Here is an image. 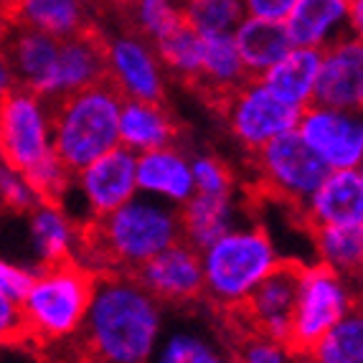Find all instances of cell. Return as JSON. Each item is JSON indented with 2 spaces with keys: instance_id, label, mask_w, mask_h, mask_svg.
I'll return each mask as SVG.
<instances>
[{
  "instance_id": "obj_1",
  "label": "cell",
  "mask_w": 363,
  "mask_h": 363,
  "mask_svg": "<svg viewBox=\"0 0 363 363\" xmlns=\"http://www.w3.org/2000/svg\"><path fill=\"white\" fill-rule=\"evenodd\" d=\"M74 363H147L160 340V305L128 274H97Z\"/></svg>"
},
{
  "instance_id": "obj_2",
  "label": "cell",
  "mask_w": 363,
  "mask_h": 363,
  "mask_svg": "<svg viewBox=\"0 0 363 363\" xmlns=\"http://www.w3.org/2000/svg\"><path fill=\"white\" fill-rule=\"evenodd\" d=\"M178 242H183L178 206L145 196L74 226V259L94 274L130 277L138 267Z\"/></svg>"
},
{
  "instance_id": "obj_3",
  "label": "cell",
  "mask_w": 363,
  "mask_h": 363,
  "mask_svg": "<svg viewBox=\"0 0 363 363\" xmlns=\"http://www.w3.org/2000/svg\"><path fill=\"white\" fill-rule=\"evenodd\" d=\"M125 97L104 77L67 97L49 99L51 147L61 165L77 176L99 155L120 145V109Z\"/></svg>"
},
{
  "instance_id": "obj_4",
  "label": "cell",
  "mask_w": 363,
  "mask_h": 363,
  "mask_svg": "<svg viewBox=\"0 0 363 363\" xmlns=\"http://www.w3.org/2000/svg\"><path fill=\"white\" fill-rule=\"evenodd\" d=\"M94 285L97 274L79 264L74 257L38 267L28 292L21 300L33 348H49L82 330Z\"/></svg>"
},
{
  "instance_id": "obj_5",
  "label": "cell",
  "mask_w": 363,
  "mask_h": 363,
  "mask_svg": "<svg viewBox=\"0 0 363 363\" xmlns=\"http://www.w3.org/2000/svg\"><path fill=\"white\" fill-rule=\"evenodd\" d=\"M279 257L264 226L229 229L201 252L203 292L211 305L239 303L277 267Z\"/></svg>"
},
{
  "instance_id": "obj_6",
  "label": "cell",
  "mask_w": 363,
  "mask_h": 363,
  "mask_svg": "<svg viewBox=\"0 0 363 363\" xmlns=\"http://www.w3.org/2000/svg\"><path fill=\"white\" fill-rule=\"evenodd\" d=\"M249 160L257 173L252 194L259 201H274L295 211H305L308 199L330 173L297 130L277 135L257 152H249Z\"/></svg>"
},
{
  "instance_id": "obj_7",
  "label": "cell",
  "mask_w": 363,
  "mask_h": 363,
  "mask_svg": "<svg viewBox=\"0 0 363 363\" xmlns=\"http://www.w3.org/2000/svg\"><path fill=\"white\" fill-rule=\"evenodd\" d=\"M351 308V292L345 290L343 277L328 264H308L300 282L292 330L287 351L292 358L310 356L313 345L335 325Z\"/></svg>"
},
{
  "instance_id": "obj_8",
  "label": "cell",
  "mask_w": 363,
  "mask_h": 363,
  "mask_svg": "<svg viewBox=\"0 0 363 363\" xmlns=\"http://www.w3.org/2000/svg\"><path fill=\"white\" fill-rule=\"evenodd\" d=\"M54 152L49 109L38 94L16 86L0 102V163L16 173H28Z\"/></svg>"
},
{
  "instance_id": "obj_9",
  "label": "cell",
  "mask_w": 363,
  "mask_h": 363,
  "mask_svg": "<svg viewBox=\"0 0 363 363\" xmlns=\"http://www.w3.org/2000/svg\"><path fill=\"white\" fill-rule=\"evenodd\" d=\"M231 135L247 152H257L277 135L297 128L300 109L279 102L272 91L262 84V79H249L242 89L221 109Z\"/></svg>"
},
{
  "instance_id": "obj_10",
  "label": "cell",
  "mask_w": 363,
  "mask_h": 363,
  "mask_svg": "<svg viewBox=\"0 0 363 363\" xmlns=\"http://www.w3.org/2000/svg\"><path fill=\"white\" fill-rule=\"evenodd\" d=\"M295 130L330 170L363 163V112L310 104L300 112Z\"/></svg>"
},
{
  "instance_id": "obj_11",
  "label": "cell",
  "mask_w": 363,
  "mask_h": 363,
  "mask_svg": "<svg viewBox=\"0 0 363 363\" xmlns=\"http://www.w3.org/2000/svg\"><path fill=\"white\" fill-rule=\"evenodd\" d=\"M107 77L125 99L163 102L165 79L155 46L133 30L107 38Z\"/></svg>"
},
{
  "instance_id": "obj_12",
  "label": "cell",
  "mask_w": 363,
  "mask_h": 363,
  "mask_svg": "<svg viewBox=\"0 0 363 363\" xmlns=\"http://www.w3.org/2000/svg\"><path fill=\"white\" fill-rule=\"evenodd\" d=\"M130 277L145 287L157 303L188 305L206 297L201 252L188 247L186 242H178L155 255L143 267H138Z\"/></svg>"
},
{
  "instance_id": "obj_13",
  "label": "cell",
  "mask_w": 363,
  "mask_h": 363,
  "mask_svg": "<svg viewBox=\"0 0 363 363\" xmlns=\"http://www.w3.org/2000/svg\"><path fill=\"white\" fill-rule=\"evenodd\" d=\"M313 104L363 112V41L345 36L323 51Z\"/></svg>"
},
{
  "instance_id": "obj_14",
  "label": "cell",
  "mask_w": 363,
  "mask_h": 363,
  "mask_svg": "<svg viewBox=\"0 0 363 363\" xmlns=\"http://www.w3.org/2000/svg\"><path fill=\"white\" fill-rule=\"evenodd\" d=\"M135 163L138 152L117 145L86 165L82 173H77V183L89 203L91 216H104L135 199L138 191Z\"/></svg>"
},
{
  "instance_id": "obj_15",
  "label": "cell",
  "mask_w": 363,
  "mask_h": 363,
  "mask_svg": "<svg viewBox=\"0 0 363 363\" xmlns=\"http://www.w3.org/2000/svg\"><path fill=\"white\" fill-rule=\"evenodd\" d=\"M104 77H107V38L97 26H91L77 36L61 38L59 59L43 102L67 97Z\"/></svg>"
},
{
  "instance_id": "obj_16",
  "label": "cell",
  "mask_w": 363,
  "mask_h": 363,
  "mask_svg": "<svg viewBox=\"0 0 363 363\" xmlns=\"http://www.w3.org/2000/svg\"><path fill=\"white\" fill-rule=\"evenodd\" d=\"M308 229L363 224V173L358 168L330 170L305 203Z\"/></svg>"
},
{
  "instance_id": "obj_17",
  "label": "cell",
  "mask_w": 363,
  "mask_h": 363,
  "mask_svg": "<svg viewBox=\"0 0 363 363\" xmlns=\"http://www.w3.org/2000/svg\"><path fill=\"white\" fill-rule=\"evenodd\" d=\"M292 46L325 51L348 33V0H297L285 21Z\"/></svg>"
},
{
  "instance_id": "obj_18",
  "label": "cell",
  "mask_w": 363,
  "mask_h": 363,
  "mask_svg": "<svg viewBox=\"0 0 363 363\" xmlns=\"http://www.w3.org/2000/svg\"><path fill=\"white\" fill-rule=\"evenodd\" d=\"M135 178H138V191H143L145 196H155V199L178 203V206L196 194L191 163L173 145L138 152Z\"/></svg>"
},
{
  "instance_id": "obj_19",
  "label": "cell",
  "mask_w": 363,
  "mask_h": 363,
  "mask_svg": "<svg viewBox=\"0 0 363 363\" xmlns=\"http://www.w3.org/2000/svg\"><path fill=\"white\" fill-rule=\"evenodd\" d=\"M0 11L8 23L43 30L56 38L77 36L94 26L86 0H13Z\"/></svg>"
},
{
  "instance_id": "obj_20",
  "label": "cell",
  "mask_w": 363,
  "mask_h": 363,
  "mask_svg": "<svg viewBox=\"0 0 363 363\" xmlns=\"http://www.w3.org/2000/svg\"><path fill=\"white\" fill-rule=\"evenodd\" d=\"M323 51L292 46L269 72L262 77V84L272 91L279 102L300 109L315 102V86L320 77Z\"/></svg>"
},
{
  "instance_id": "obj_21",
  "label": "cell",
  "mask_w": 363,
  "mask_h": 363,
  "mask_svg": "<svg viewBox=\"0 0 363 363\" xmlns=\"http://www.w3.org/2000/svg\"><path fill=\"white\" fill-rule=\"evenodd\" d=\"M181 125L173 120L163 102L125 99L120 109V143L133 152H147L173 145Z\"/></svg>"
},
{
  "instance_id": "obj_22",
  "label": "cell",
  "mask_w": 363,
  "mask_h": 363,
  "mask_svg": "<svg viewBox=\"0 0 363 363\" xmlns=\"http://www.w3.org/2000/svg\"><path fill=\"white\" fill-rule=\"evenodd\" d=\"M231 36H234L236 51L242 56V64L247 69L249 79H262L292 49L285 23L249 18V16L236 26Z\"/></svg>"
},
{
  "instance_id": "obj_23",
  "label": "cell",
  "mask_w": 363,
  "mask_h": 363,
  "mask_svg": "<svg viewBox=\"0 0 363 363\" xmlns=\"http://www.w3.org/2000/svg\"><path fill=\"white\" fill-rule=\"evenodd\" d=\"M178 213H181L183 242L188 247L203 252L216 242L218 236H224L231 229L234 206H231L229 196L199 194L196 191L186 203L178 206Z\"/></svg>"
},
{
  "instance_id": "obj_24",
  "label": "cell",
  "mask_w": 363,
  "mask_h": 363,
  "mask_svg": "<svg viewBox=\"0 0 363 363\" xmlns=\"http://www.w3.org/2000/svg\"><path fill=\"white\" fill-rule=\"evenodd\" d=\"M318 363H363V287L351 292V308L318 343L310 356Z\"/></svg>"
},
{
  "instance_id": "obj_25",
  "label": "cell",
  "mask_w": 363,
  "mask_h": 363,
  "mask_svg": "<svg viewBox=\"0 0 363 363\" xmlns=\"http://www.w3.org/2000/svg\"><path fill=\"white\" fill-rule=\"evenodd\" d=\"M318 257L340 277L363 279V224L310 229Z\"/></svg>"
},
{
  "instance_id": "obj_26",
  "label": "cell",
  "mask_w": 363,
  "mask_h": 363,
  "mask_svg": "<svg viewBox=\"0 0 363 363\" xmlns=\"http://www.w3.org/2000/svg\"><path fill=\"white\" fill-rule=\"evenodd\" d=\"M30 218V239L36 247L38 267L56 264V262L72 259L74 257V226L64 211L56 206L38 203L28 213Z\"/></svg>"
},
{
  "instance_id": "obj_27",
  "label": "cell",
  "mask_w": 363,
  "mask_h": 363,
  "mask_svg": "<svg viewBox=\"0 0 363 363\" xmlns=\"http://www.w3.org/2000/svg\"><path fill=\"white\" fill-rule=\"evenodd\" d=\"M155 46V54L165 69L173 77H178L186 86L196 82L201 72V54H203V38L183 21L178 28H173L165 38H160Z\"/></svg>"
},
{
  "instance_id": "obj_28",
  "label": "cell",
  "mask_w": 363,
  "mask_h": 363,
  "mask_svg": "<svg viewBox=\"0 0 363 363\" xmlns=\"http://www.w3.org/2000/svg\"><path fill=\"white\" fill-rule=\"evenodd\" d=\"M229 348L221 351L216 340L199 330H176L155 345L147 363H229Z\"/></svg>"
},
{
  "instance_id": "obj_29",
  "label": "cell",
  "mask_w": 363,
  "mask_h": 363,
  "mask_svg": "<svg viewBox=\"0 0 363 363\" xmlns=\"http://www.w3.org/2000/svg\"><path fill=\"white\" fill-rule=\"evenodd\" d=\"M247 18L242 0H186L183 21L201 36L234 33L236 26Z\"/></svg>"
},
{
  "instance_id": "obj_30",
  "label": "cell",
  "mask_w": 363,
  "mask_h": 363,
  "mask_svg": "<svg viewBox=\"0 0 363 363\" xmlns=\"http://www.w3.org/2000/svg\"><path fill=\"white\" fill-rule=\"evenodd\" d=\"M125 13H128V30L145 38L147 43H157L183 23L181 0H138Z\"/></svg>"
},
{
  "instance_id": "obj_31",
  "label": "cell",
  "mask_w": 363,
  "mask_h": 363,
  "mask_svg": "<svg viewBox=\"0 0 363 363\" xmlns=\"http://www.w3.org/2000/svg\"><path fill=\"white\" fill-rule=\"evenodd\" d=\"M224 345L236 363H292V353L287 351V345L264 335L242 333L226 338Z\"/></svg>"
},
{
  "instance_id": "obj_32",
  "label": "cell",
  "mask_w": 363,
  "mask_h": 363,
  "mask_svg": "<svg viewBox=\"0 0 363 363\" xmlns=\"http://www.w3.org/2000/svg\"><path fill=\"white\" fill-rule=\"evenodd\" d=\"M191 173H194V186L199 194L231 196L234 176L224 160H218L213 155H199L191 163Z\"/></svg>"
},
{
  "instance_id": "obj_33",
  "label": "cell",
  "mask_w": 363,
  "mask_h": 363,
  "mask_svg": "<svg viewBox=\"0 0 363 363\" xmlns=\"http://www.w3.org/2000/svg\"><path fill=\"white\" fill-rule=\"evenodd\" d=\"M41 201L36 199L33 188L26 183V178L8 165L0 163V208L13 213H26L28 216Z\"/></svg>"
},
{
  "instance_id": "obj_34",
  "label": "cell",
  "mask_w": 363,
  "mask_h": 363,
  "mask_svg": "<svg viewBox=\"0 0 363 363\" xmlns=\"http://www.w3.org/2000/svg\"><path fill=\"white\" fill-rule=\"evenodd\" d=\"M0 345L13 348H33L28 323L23 318V308L18 300L0 292Z\"/></svg>"
},
{
  "instance_id": "obj_35",
  "label": "cell",
  "mask_w": 363,
  "mask_h": 363,
  "mask_svg": "<svg viewBox=\"0 0 363 363\" xmlns=\"http://www.w3.org/2000/svg\"><path fill=\"white\" fill-rule=\"evenodd\" d=\"M242 3L249 18L272 21V23H285L292 8L297 6V0H242Z\"/></svg>"
},
{
  "instance_id": "obj_36",
  "label": "cell",
  "mask_w": 363,
  "mask_h": 363,
  "mask_svg": "<svg viewBox=\"0 0 363 363\" xmlns=\"http://www.w3.org/2000/svg\"><path fill=\"white\" fill-rule=\"evenodd\" d=\"M30 282H33V272L28 269H21V267L11 264V262L0 259V292L13 300H23L26 292H28Z\"/></svg>"
},
{
  "instance_id": "obj_37",
  "label": "cell",
  "mask_w": 363,
  "mask_h": 363,
  "mask_svg": "<svg viewBox=\"0 0 363 363\" xmlns=\"http://www.w3.org/2000/svg\"><path fill=\"white\" fill-rule=\"evenodd\" d=\"M348 33L363 41V0H348Z\"/></svg>"
},
{
  "instance_id": "obj_38",
  "label": "cell",
  "mask_w": 363,
  "mask_h": 363,
  "mask_svg": "<svg viewBox=\"0 0 363 363\" xmlns=\"http://www.w3.org/2000/svg\"><path fill=\"white\" fill-rule=\"evenodd\" d=\"M16 86H18V82H16V77H13V69H11V64H8L6 54H3V49H0V102H3Z\"/></svg>"
},
{
  "instance_id": "obj_39",
  "label": "cell",
  "mask_w": 363,
  "mask_h": 363,
  "mask_svg": "<svg viewBox=\"0 0 363 363\" xmlns=\"http://www.w3.org/2000/svg\"><path fill=\"white\" fill-rule=\"evenodd\" d=\"M109 3H115L117 8H122V11H128V8H133L138 0H109Z\"/></svg>"
},
{
  "instance_id": "obj_40",
  "label": "cell",
  "mask_w": 363,
  "mask_h": 363,
  "mask_svg": "<svg viewBox=\"0 0 363 363\" xmlns=\"http://www.w3.org/2000/svg\"><path fill=\"white\" fill-rule=\"evenodd\" d=\"M292 363H318V361H313L308 356H300V358H292Z\"/></svg>"
},
{
  "instance_id": "obj_41",
  "label": "cell",
  "mask_w": 363,
  "mask_h": 363,
  "mask_svg": "<svg viewBox=\"0 0 363 363\" xmlns=\"http://www.w3.org/2000/svg\"><path fill=\"white\" fill-rule=\"evenodd\" d=\"M8 3H13V0H0V8H3V6H8Z\"/></svg>"
},
{
  "instance_id": "obj_42",
  "label": "cell",
  "mask_w": 363,
  "mask_h": 363,
  "mask_svg": "<svg viewBox=\"0 0 363 363\" xmlns=\"http://www.w3.org/2000/svg\"><path fill=\"white\" fill-rule=\"evenodd\" d=\"M229 356H231V353H229ZM229 363H236V361H234V358H229Z\"/></svg>"
},
{
  "instance_id": "obj_43",
  "label": "cell",
  "mask_w": 363,
  "mask_h": 363,
  "mask_svg": "<svg viewBox=\"0 0 363 363\" xmlns=\"http://www.w3.org/2000/svg\"><path fill=\"white\" fill-rule=\"evenodd\" d=\"M358 170H361V173H363V163H361V165H358Z\"/></svg>"
},
{
  "instance_id": "obj_44",
  "label": "cell",
  "mask_w": 363,
  "mask_h": 363,
  "mask_svg": "<svg viewBox=\"0 0 363 363\" xmlns=\"http://www.w3.org/2000/svg\"><path fill=\"white\" fill-rule=\"evenodd\" d=\"M181 3H186V0H181Z\"/></svg>"
}]
</instances>
